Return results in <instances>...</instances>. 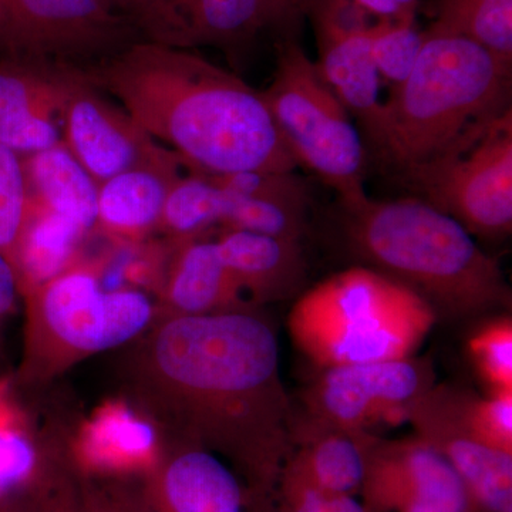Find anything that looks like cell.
I'll return each mask as SVG.
<instances>
[{
	"mask_svg": "<svg viewBox=\"0 0 512 512\" xmlns=\"http://www.w3.org/2000/svg\"><path fill=\"white\" fill-rule=\"evenodd\" d=\"M22 158L29 200L72 221L86 237L96 232L99 184L63 141Z\"/></svg>",
	"mask_w": 512,
	"mask_h": 512,
	"instance_id": "obj_23",
	"label": "cell"
},
{
	"mask_svg": "<svg viewBox=\"0 0 512 512\" xmlns=\"http://www.w3.org/2000/svg\"><path fill=\"white\" fill-rule=\"evenodd\" d=\"M429 29L466 37L512 64V0H440Z\"/></svg>",
	"mask_w": 512,
	"mask_h": 512,
	"instance_id": "obj_26",
	"label": "cell"
},
{
	"mask_svg": "<svg viewBox=\"0 0 512 512\" xmlns=\"http://www.w3.org/2000/svg\"><path fill=\"white\" fill-rule=\"evenodd\" d=\"M261 93L298 167L338 192L342 205L365 200L362 137L293 33L279 40L274 77Z\"/></svg>",
	"mask_w": 512,
	"mask_h": 512,
	"instance_id": "obj_7",
	"label": "cell"
},
{
	"mask_svg": "<svg viewBox=\"0 0 512 512\" xmlns=\"http://www.w3.org/2000/svg\"><path fill=\"white\" fill-rule=\"evenodd\" d=\"M20 299L18 276L8 259L0 254V346L2 333L8 320L15 315Z\"/></svg>",
	"mask_w": 512,
	"mask_h": 512,
	"instance_id": "obj_33",
	"label": "cell"
},
{
	"mask_svg": "<svg viewBox=\"0 0 512 512\" xmlns=\"http://www.w3.org/2000/svg\"><path fill=\"white\" fill-rule=\"evenodd\" d=\"M59 126L64 146L97 184L171 153L94 87L79 64L67 67Z\"/></svg>",
	"mask_w": 512,
	"mask_h": 512,
	"instance_id": "obj_13",
	"label": "cell"
},
{
	"mask_svg": "<svg viewBox=\"0 0 512 512\" xmlns=\"http://www.w3.org/2000/svg\"><path fill=\"white\" fill-rule=\"evenodd\" d=\"M70 453L97 473H150L164 450V437L126 396L104 400L70 434Z\"/></svg>",
	"mask_w": 512,
	"mask_h": 512,
	"instance_id": "obj_17",
	"label": "cell"
},
{
	"mask_svg": "<svg viewBox=\"0 0 512 512\" xmlns=\"http://www.w3.org/2000/svg\"><path fill=\"white\" fill-rule=\"evenodd\" d=\"M141 39L100 0H0V60L77 64Z\"/></svg>",
	"mask_w": 512,
	"mask_h": 512,
	"instance_id": "obj_9",
	"label": "cell"
},
{
	"mask_svg": "<svg viewBox=\"0 0 512 512\" xmlns=\"http://www.w3.org/2000/svg\"><path fill=\"white\" fill-rule=\"evenodd\" d=\"M424 43L416 22L376 19L372 30V56L380 79L399 86L412 73Z\"/></svg>",
	"mask_w": 512,
	"mask_h": 512,
	"instance_id": "obj_28",
	"label": "cell"
},
{
	"mask_svg": "<svg viewBox=\"0 0 512 512\" xmlns=\"http://www.w3.org/2000/svg\"><path fill=\"white\" fill-rule=\"evenodd\" d=\"M306 15L315 32L320 76L369 131L383 104L372 56L373 16L353 0H309Z\"/></svg>",
	"mask_w": 512,
	"mask_h": 512,
	"instance_id": "obj_15",
	"label": "cell"
},
{
	"mask_svg": "<svg viewBox=\"0 0 512 512\" xmlns=\"http://www.w3.org/2000/svg\"><path fill=\"white\" fill-rule=\"evenodd\" d=\"M296 3H298L301 8L306 9V6H308L309 0H295Z\"/></svg>",
	"mask_w": 512,
	"mask_h": 512,
	"instance_id": "obj_37",
	"label": "cell"
},
{
	"mask_svg": "<svg viewBox=\"0 0 512 512\" xmlns=\"http://www.w3.org/2000/svg\"><path fill=\"white\" fill-rule=\"evenodd\" d=\"M217 247L245 298L255 308L301 293L308 276L301 241L222 229Z\"/></svg>",
	"mask_w": 512,
	"mask_h": 512,
	"instance_id": "obj_21",
	"label": "cell"
},
{
	"mask_svg": "<svg viewBox=\"0 0 512 512\" xmlns=\"http://www.w3.org/2000/svg\"><path fill=\"white\" fill-rule=\"evenodd\" d=\"M437 318L406 286L357 266L299 296L288 326L299 350L329 369L413 356Z\"/></svg>",
	"mask_w": 512,
	"mask_h": 512,
	"instance_id": "obj_6",
	"label": "cell"
},
{
	"mask_svg": "<svg viewBox=\"0 0 512 512\" xmlns=\"http://www.w3.org/2000/svg\"><path fill=\"white\" fill-rule=\"evenodd\" d=\"M275 501L276 512H370L355 495L329 493L284 474Z\"/></svg>",
	"mask_w": 512,
	"mask_h": 512,
	"instance_id": "obj_30",
	"label": "cell"
},
{
	"mask_svg": "<svg viewBox=\"0 0 512 512\" xmlns=\"http://www.w3.org/2000/svg\"><path fill=\"white\" fill-rule=\"evenodd\" d=\"M343 210L350 249L367 268L419 295L437 316L468 318L510 308L511 288L498 262L429 202L367 195Z\"/></svg>",
	"mask_w": 512,
	"mask_h": 512,
	"instance_id": "obj_3",
	"label": "cell"
},
{
	"mask_svg": "<svg viewBox=\"0 0 512 512\" xmlns=\"http://www.w3.org/2000/svg\"><path fill=\"white\" fill-rule=\"evenodd\" d=\"M436 384L430 360L406 359L323 369L303 394L305 413L293 421L343 430H367L380 421H404L407 406Z\"/></svg>",
	"mask_w": 512,
	"mask_h": 512,
	"instance_id": "obj_10",
	"label": "cell"
},
{
	"mask_svg": "<svg viewBox=\"0 0 512 512\" xmlns=\"http://www.w3.org/2000/svg\"><path fill=\"white\" fill-rule=\"evenodd\" d=\"M470 394L434 384L407 406L404 420L446 458L481 512H512V454L481 439L468 416Z\"/></svg>",
	"mask_w": 512,
	"mask_h": 512,
	"instance_id": "obj_12",
	"label": "cell"
},
{
	"mask_svg": "<svg viewBox=\"0 0 512 512\" xmlns=\"http://www.w3.org/2000/svg\"><path fill=\"white\" fill-rule=\"evenodd\" d=\"M101 262L83 256L45 284L23 292L22 353L12 372L19 393L37 392L74 366L143 335L156 302L136 288L106 289Z\"/></svg>",
	"mask_w": 512,
	"mask_h": 512,
	"instance_id": "obj_5",
	"label": "cell"
},
{
	"mask_svg": "<svg viewBox=\"0 0 512 512\" xmlns=\"http://www.w3.org/2000/svg\"><path fill=\"white\" fill-rule=\"evenodd\" d=\"M84 238L72 221L29 200L15 266L20 296L74 264L82 255L79 247Z\"/></svg>",
	"mask_w": 512,
	"mask_h": 512,
	"instance_id": "obj_24",
	"label": "cell"
},
{
	"mask_svg": "<svg viewBox=\"0 0 512 512\" xmlns=\"http://www.w3.org/2000/svg\"><path fill=\"white\" fill-rule=\"evenodd\" d=\"M376 19H394L414 22L419 0H353Z\"/></svg>",
	"mask_w": 512,
	"mask_h": 512,
	"instance_id": "obj_34",
	"label": "cell"
},
{
	"mask_svg": "<svg viewBox=\"0 0 512 512\" xmlns=\"http://www.w3.org/2000/svg\"><path fill=\"white\" fill-rule=\"evenodd\" d=\"M147 512H272L227 461L205 448L165 440L157 466L148 473Z\"/></svg>",
	"mask_w": 512,
	"mask_h": 512,
	"instance_id": "obj_16",
	"label": "cell"
},
{
	"mask_svg": "<svg viewBox=\"0 0 512 512\" xmlns=\"http://www.w3.org/2000/svg\"><path fill=\"white\" fill-rule=\"evenodd\" d=\"M468 353L491 392H512V320L485 323L468 339Z\"/></svg>",
	"mask_w": 512,
	"mask_h": 512,
	"instance_id": "obj_29",
	"label": "cell"
},
{
	"mask_svg": "<svg viewBox=\"0 0 512 512\" xmlns=\"http://www.w3.org/2000/svg\"><path fill=\"white\" fill-rule=\"evenodd\" d=\"M57 123L35 113L8 114L0 117V143L20 157L42 153L62 143V131Z\"/></svg>",
	"mask_w": 512,
	"mask_h": 512,
	"instance_id": "obj_31",
	"label": "cell"
},
{
	"mask_svg": "<svg viewBox=\"0 0 512 512\" xmlns=\"http://www.w3.org/2000/svg\"><path fill=\"white\" fill-rule=\"evenodd\" d=\"M359 494L370 512H481L446 458L416 434L375 437Z\"/></svg>",
	"mask_w": 512,
	"mask_h": 512,
	"instance_id": "obj_14",
	"label": "cell"
},
{
	"mask_svg": "<svg viewBox=\"0 0 512 512\" xmlns=\"http://www.w3.org/2000/svg\"><path fill=\"white\" fill-rule=\"evenodd\" d=\"M28 207L23 158L0 143V254L8 259L13 269L28 218Z\"/></svg>",
	"mask_w": 512,
	"mask_h": 512,
	"instance_id": "obj_27",
	"label": "cell"
},
{
	"mask_svg": "<svg viewBox=\"0 0 512 512\" xmlns=\"http://www.w3.org/2000/svg\"><path fill=\"white\" fill-rule=\"evenodd\" d=\"M468 416L481 439L512 454V392H491L484 399L470 394Z\"/></svg>",
	"mask_w": 512,
	"mask_h": 512,
	"instance_id": "obj_32",
	"label": "cell"
},
{
	"mask_svg": "<svg viewBox=\"0 0 512 512\" xmlns=\"http://www.w3.org/2000/svg\"><path fill=\"white\" fill-rule=\"evenodd\" d=\"M100 2L103 3L107 9H110L111 12L117 13V15L126 18L128 9H130V5L133 0H100Z\"/></svg>",
	"mask_w": 512,
	"mask_h": 512,
	"instance_id": "obj_35",
	"label": "cell"
},
{
	"mask_svg": "<svg viewBox=\"0 0 512 512\" xmlns=\"http://www.w3.org/2000/svg\"><path fill=\"white\" fill-rule=\"evenodd\" d=\"M511 64L466 37L424 30L412 73L383 101L367 133L409 177L511 110Z\"/></svg>",
	"mask_w": 512,
	"mask_h": 512,
	"instance_id": "obj_4",
	"label": "cell"
},
{
	"mask_svg": "<svg viewBox=\"0 0 512 512\" xmlns=\"http://www.w3.org/2000/svg\"><path fill=\"white\" fill-rule=\"evenodd\" d=\"M227 210V194L208 175H181L165 198L157 231L165 239H187L207 235L221 227Z\"/></svg>",
	"mask_w": 512,
	"mask_h": 512,
	"instance_id": "obj_25",
	"label": "cell"
},
{
	"mask_svg": "<svg viewBox=\"0 0 512 512\" xmlns=\"http://www.w3.org/2000/svg\"><path fill=\"white\" fill-rule=\"evenodd\" d=\"M119 377L164 440L217 454L274 508L293 410L275 329L256 308L154 319L124 346Z\"/></svg>",
	"mask_w": 512,
	"mask_h": 512,
	"instance_id": "obj_1",
	"label": "cell"
},
{
	"mask_svg": "<svg viewBox=\"0 0 512 512\" xmlns=\"http://www.w3.org/2000/svg\"><path fill=\"white\" fill-rule=\"evenodd\" d=\"M208 177L227 194L222 229L302 241L308 191L295 171H241Z\"/></svg>",
	"mask_w": 512,
	"mask_h": 512,
	"instance_id": "obj_19",
	"label": "cell"
},
{
	"mask_svg": "<svg viewBox=\"0 0 512 512\" xmlns=\"http://www.w3.org/2000/svg\"><path fill=\"white\" fill-rule=\"evenodd\" d=\"M163 284L157 293V315L201 316L252 309L225 265L215 239H173Z\"/></svg>",
	"mask_w": 512,
	"mask_h": 512,
	"instance_id": "obj_18",
	"label": "cell"
},
{
	"mask_svg": "<svg viewBox=\"0 0 512 512\" xmlns=\"http://www.w3.org/2000/svg\"><path fill=\"white\" fill-rule=\"evenodd\" d=\"M303 16L293 0H133L126 18L148 42L232 53L266 30L293 33Z\"/></svg>",
	"mask_w": 512,
	"mask_h": 512,
	"instance_id": "obj_11",
	"label": "cell"
},
{
	"mask_svg": "<svg viewBox=\"0 0 512 512\" xmlns=\"http://www.w3.org/2000/svg\"><path fill=\"white\" fill-rule=\"evenodd\" d=\"M367 430H343L292 421V453L282 474L329 493L356 495L366 476Z\"/></svg>",
	"mask_w": 512,
	"mask_h": 512,
	"instance_id": "obj_22",
	"label": "cell"
},
{
	"mask_svg": "<svg viewBox=\"0 0 512 512\" xmlns=\"http://www.w3.org/2000/svg\"><path fill=\"white\" fill-rule=\"evenodd\" d=\"M421 200L460 222L471 235L497 238L512 229V113L456 150L406 177Z\"/></svg>",
	"mask_w": 512,
	"mask_h": 512,
	"instance_id": "obj_8",
	"label": "cell"
},
{
	"mask_svg": "<svg viewBox=\"0 0 512 512\" xmlns=\"http://www.w3.org/2000/svg\"><path fill=\"white\" fill-rule=\"evenodd\" d=\"M80 72L192 173H292L261 92L191 49L137 40Z\"/></svg>",
	"mask_w": 512,
	"mask_h": 512,
	"instance_id": "obj_2",
	"label": "cell"
},
{
	"mask_svg": "<svg viewBox=\"0 0 512 512\" xmlns=\"http://www.w3.org/2000/svg\"><path fill=\"white\" fill-rule=\"evenodd\" d=\"M177 154L137 165L99 184L96 232L114 245H134L157 231L165 198L181 177Z\"/></svg>",
	"mask_w": 512,
	"mask_h": 512,
	"instance_id": "obj_20",
	"label": "cell"
},
{
	"mask_svg": "<svg viewBox=\"0 0 512 512\" xmlns=\"http://www.w3.org/2000/svg\"><path fill=\"white\" fill-rule=\"evenodd\" d=\"M0 512H25L20 507L16 498H9V500L0 501Z\"/></svg>",
	"mask_w": 512,
	"mask_h": 512,
	"instance_id": "obj_36",
	"label": "cell"
}]
</instances>
